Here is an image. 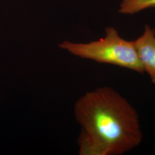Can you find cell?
<instances>
[{
	"label": "cell",
	"mask_w": 155,
	"mask_h": 155,
	"mask_svg": "<svg viewBox=\"0 0 155 155\" xmlns=\"http://www.w3.org/2000/svg\"><path fill=\"white\" fill-rule=\"evenodd\" d=\"M74 113L81 126L79 155H122L143 140L137 111L109 87L83 95L75 104Z\"/></svg>",
	"instance_id": "obj_1"
},
{
	"label": "cell",
	"mask_w": 155,
	"mask_h": 155,
	"mask_svg": "<svg viewBox=\"0 0 155 155\" xmlns=\"http://www.w3.org/2000/svg\"><path fill=\"white\" fill-rule=\"evenodd\" d=\"M105 36L86 43L64 41L59 47L73 55L144 74L133 41L122 38L116 28H106Z\"/></svg>",
	"instance_id": "obj_2"
},
{
	"label": "cell",
	"mask_w": 155,
	"mask_h": 155,
	"mask_svg": "<svg viewBox=\"0 0 155 155\" xmlns=\"http://www.w3.org/2000/svg\"><path fill=\"white\" fill-rule=\"evenodd\" d=\"M144 72L149 75L155 84V34L153 29L145 25L144 32L133 41Z\"/></svg>",
	"instance_id": "obj_3"
},
{
	"label": "cell",
	"mask_w": 155,
	"mask_h": 155,
	"mask_svg": "<svg viewBox=\"0 0 155 155\" xmlns=\"http://www.w3.org/2000/svg\"><path fill=\"white\" fill-rule=\"evenodd\" d=\"M151 8H155V0H122L118 12L124 15H134Z\"/></svg>",
	"instance_id": "obj_4"
},
{
	"label": "cell",
	"mask_w": 155,
	"mask_h": 155,
	"mask_svg": "<svg viewBox=\"0 0 155 155\" xmlns=\"http://www.w3.org/2000/svg\"><path fill=\"white\" fill-rule=\"evenodd\" d=\"M153 31H154V33H155V28L153 29Z\"/></svg>",
	"instance_id": "obj_5"
}]
</instances>
